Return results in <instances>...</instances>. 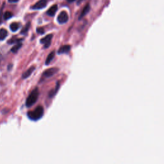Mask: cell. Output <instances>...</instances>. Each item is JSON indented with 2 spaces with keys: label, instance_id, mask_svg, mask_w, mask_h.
<instances>
[{
  "label": "cell",
  "instance_id": "obj_1",
  "mask_svg": "<svg viewBox=\"0 0 164 164\" xmlns=\"http://www.w3.org/2000/svg\"><path fill=\"white\" fill-rule=\"evenodd\" d=\"M44 115V109L42 106H38L33 111L28 112V117L31 120L37 121Z\"/></svg>",
  "mask_w": 164,
  "mask_h": 164
},
{
  "label": "cell",
  "instance_id": "obj_2",
  "mask_svg": "<svg viewBox=\"0 0 164 164\" xmlns=\"http://www.w3.org/2000/svg\"><path fill=\"white\" fill-rule=\"evenodd\" d=\"M39 96V89L38 88H35L32 92H31V94L29 95L28 98L27 99V101H26V106L28 108L32 106L35 103L36 101H37Z\"/></svg>",
  "mask_w": 164,
  "mask_h": 164
},
{
  "label": "cell",
  "instance_id": "obj_3",
  "mask_svg": "<svg viewBox=\"0 0 164 164\" xmlns=\"http://www.w3.org/2000/svg\"><path fill=\"white\" fill-rule=\"evenodd\" d=\"M53 38V35L52 34H49L48 35H46V37L44 38L41 39L40 42L41 44H44V48H48L49 47V46L51 45V40H52Z\"/></svg>",
  "mask_w": 164,
  "mask_h": 164
},
{
  "label": "cell",
  "instance_id": "obj_4",
  "mask_svg": "<svg viewBox=\"0 0 164 164\" xmlns=\"http://www.w3.org/2000/svg\"><path fill=\"white\" fill-rule=\"evenodd\" d=\"M69 20V16L68 14L65 11L61 12L59 15H58L57 20L60 24H64L68 21Z\"/></svg>",
  "mask_w": 164,
  "mask_h": 164
},
{
  "label": "cell",
  "instance_id": "obj_5",
  "mask_svg": "<svg viewBox=\"0 0 164 164\" xmlns=\"http://www.w3.org/2000/svg\"><path fill=\"white\" fill-rule=\"evenodd\" d=\"M58 70L59 69L56 68H49V69H46V71H44L43 75V76L46 77V78H50V77L53 76L56 73H57Z\"/></svg>",
  "mask_w": 164,
  "mask_h": 164
},
{
  "label": "cell",
  "instance_id": "obj_6",
  "mask_svg": "<svg viewBox=\"0 0 164 164\" xmlns=\"http://www.w3.org/2000/svg\"><path fill=\"white\" fill-rule=\"evenodd\" d=\"M47 5V1L46 0H39L35 5L31 7L33 10H40L44 8Z\"/></svg>",
  "mask_w": 164,
  "mask_h": 164
},
{
  "label": "cell",
  "instance_id": "obj_7",
  "mask_svg": "<svg viewBox=\"0 0 164 164\" xmlns=\"http://www.w3.org/2000/svg\"><path fill=\"white\" fill-rule=\"evenodd\" d=\"M70 50H71V46L69 45H65L60 48V49L58 50V53L59 55L67 53H68Z\"/></svg>",
  "mask_w": 164,
  "mask_h": 164
},
{
  "label": "cell",
  "instance_id": "obj_8",
  "mask_svg": "<svg viewBox=\"0 0 164 164\" xmlns=\"http://www.w3.org/2000/svg\"><path fill=\"white\" fill-rule=\"evenodd\" d=\"M35 66H32L31 68H30L27 71H26L23 74V79H26L28 78V77L33 73V72L35 71Z\"/></svg>",
  "mask_w": 164,
  "mask_h": 164
},
{
  "label": "cell",
  "instance_id": "obj_9",
  "mask_svg": "<svg viewBox=\"0 0 164 164\" xmlns=\"http://www.w3.org/2000/svg\"><path fill=\"white\" fill-rule=\"evenodd\" d=\"M57 9H58L57 5H54L48 9V10L46 13H47V14L48 15H49V16H54V15H55L56 12L57 11Z\"/></svg>",
  "mask_w": 164,
  "mask_h": 164
},
{
  "label": "cell",
  "instance_id": "obj_10",
  "mask_svg": "<svg viewBox=\"0 0 164 164\" xmlns=\"http://www.w3.org/2000/svg\"><path fill=\"white\" fill-rule=\"evenodd\" d=\"M90 5L89 4H87L86 5V6L84 8L83 10H82V12L80 15L79 17V19H81L82 17H84L85 15H86L87 14L89 13V12L90 11Z\"/></svg>",
  "mask_w": 164,
  "mask_h": 164
},
{
  "label": "cell",
  "instance_id": "obj_11",
  "mask_svg": "<svg viewBox=\"0 0 164 164\" xmlns=\"http://www.w3.org/2000/svg\"><path fill=\"white\" fill-rule=\"evenodd\" d=\"M8 32L6 29H0V40H3L7 37Z\"/></svg>",
  "mask_w": 164,
  "mask_h": 164
},
{
  "label": "cell",
  "instance_id": "obj_12",
  "mask_svg": "<svg viewBox=\"0 0 164 164\" xmlns=\"http://www.w3.org/2000/svg\"><path fill=\"white\" fill-rule=\"evenodd\" d=\"M55 52L54 51H52V52H51V53H50L49 54V55L48 56L47 59L46 60V62H45V64H46V65H49V64L51 63V62L53 60V58H54V57H55Z\"/></svg>",
  "mask_w": 164,
  "mask_h": 164
},
{
  "label": "cell",
  "instance_id": "obj_13",
  "mask_svg": "<svg viewBox=\"0 0 164 164\" xmlns=\"http://www.w3.org/2000/svg\"><path fill=\"white\" fill-rule=\"evenodd\" d=\"M59 88H60V83H59V81H58L57 84H56V86L55 87V89L54 90H51L49 92V97H51H51H53L54 96H55V94L57 93V92H58Z\"/></svg>",
  "mask_w": 164,
  "mask_h": 164
},
{
  "label": "cell",
  "instance_id": "obj_14",
  "mask_svg": "<svg viewBox=\"0 0 164 164\" xmlns=\"http://www.w3.org/2000/svg\"><path fill=\"white\" fill-rule=\"evenodd\" d=\"M19 27H20V24L16 22L12 23L10 25V30H11V31H12V32H16L17 30H18Z\"/></svg>",
  "mask_w": 164,
  "mask_h": 164
},
{
  "label": "cell",
  "instance_id": "obj_15",
  "mask_svg": "<svg viewBox=\"0 0 164 164\" xmlns=\"http://www.w3.org/2000/svg\"><path fill=\"white\" fill-rule=\"evenodd\" d=\"M22 45H23V44H22L21 43H18L16 45H15V46H14V47L11 49V51H12V53H17V51H18V50H19L20 48H21Z\"/></svg>",
  "mask_w": 164,
  "mask_h": 164
},
{
  "label": "cell",
  "instance_id": "obj_16",
  "mask_svg": "<svg viewBox=\"0 0 164 164\" xmlns=\"http://www.w3.org/2000/svg\"><path fill=\"white\" fill-rule=\"evenodd\" d=\"M30 27V23L29 22L24 26V28L22 29L21 32H20V33H21V34H26V33H27L28 32Z\"/></svg>",
  "mask_w": 164,
  "mask_h": 164
},
{
  "label": "cell",
  "instance_id": "obj_17",
  "mask_svg": "<svg viewBox=\"0 0 164 164\" xmlns=\"http://www.w3.org/2000/svg\"><path fill=\"white\" fill-rule=\"evenodd\" d=\"M23 40L22 39H16V38H12V39H10L8 40V43L10 44H14V43H20V41Z\"/></svg>",
  "mask_w": 164,
  "mask_h": 164
},
{
  "label": "cell",
  "instance_id": "obj_18",
  "mask_svg": "<svg viewBox=\"0 0 164 164\" xmlns=\"http://www.w3.org/2000/svg\"><path fill=\"white\" fill-rule=\"evenodd\" d=\"M13 16V14L12 12H6L5 14H4V15H3V17H4V19L5 20H7V19H9L11 18Z\"/></svg>",
  "mask_w": 164,
  "mask_h": 164
},
{
  "label": "cell",
  "instance_id": "obj_19",
  "mask_svg": "<svg viewBox=\"0 0 164 164\" xmlns=\"http://www.w3.org/2000/svg\"><path fill=\"white\" fill-rule=\"evenodd\" d=\"M37 32L39 34H44L45 31L43 28H37Z\"/></svg>",
  "mask_w": 164,
  "mask_h": 164
},
{
  "label": "cell",
  "instance_id": "obj_20",
  "mask_svg": "<svg viewBox=\"0 0 164 164\" xmlns=\"http://www.w3.org/2000/svg\"><path fill=\"white\" fill-rule=\"evenodd\" d=\"M3 7L2 8L1 12H0V23H1L2 19V12H3Z\"/></svg>",
  "mask_w": 164,
  "mask_h": 164
},
{
  "label": "cell",
  "instance_id": "obj_21",
  "mask_svg": "<svg viewBox=\"0 0 164 164\" xmlns=\"http://www.w3.org/2000/svg\"><path fill=\"white\" fill-rule=\"evenodd\" d=\"M9 3H17V2H19V0H8Z\"/></svg>",
  "mask_w": 164,
  "mask_h": 164
},
{
  "label": "cell",
  "instance_id": "obj_22",
  "mask_svg": "<svg viewBox=\"0 0 164 164\" xmlns=\"http://www.w3.org/2000/svg\"><path fill=\"white\" fill-rule=\"evenodd\" d=\"M84 1V0H78V1H77V5H80L82 2H83Z\"/></svg>",
  "mask_w": 164,
  "mask_h": 164
},
{
  "label": "cell",
  "instance_id": "obj_23",
  "mask_svg": "<svg viewBox=\"0 0 164 164\" xmlns=\"http://www.w3.org/2000/svg\"><path fill=\"white\" fill-rule=\"evenodd\" d=\"M67 1H68L69 3H73L74 1H76V0H67Z\"/></svg>",
  "mask_w": 164,
  "mask_h": 164
}]
</instances>
